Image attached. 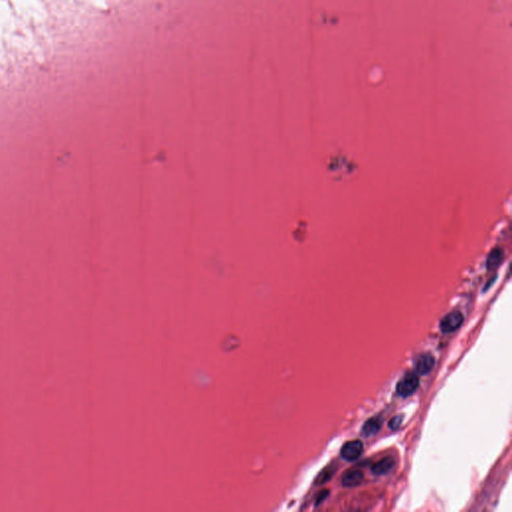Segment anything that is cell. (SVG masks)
<instances>
[{
	"label": "cell",
	"instance_id": "10",
	"mask_svg": "<svg viewBox=\"0 0 512 512\" xmlns=\"http://www.w3.org/2000/svg\"><path fill=\"white\" fill-rule=\"evenodd\" d=\"M328 494H329V493H328L327 490H324V491H322V493H319V495L317 496V499H316V506L320 505V504H321V503L323 502V500H324V499H325V498H326V497L328 496Z\"/></svg>",
	"mask_w": 512,
	"mask_h": 512
},
{
	"label": "cell",
	"instance_id": "6",
	"mask_svg": "<svg viewBox=\"0 0 512 512\" xmlns=\"http://www.w3.org/2000/svg\"><path fill=\"white\" fill-rule=\"evenodd\" d=\"M395 465V459L392 456H387L377 461L371 467V472L375 475H383L389 472Z\"/></svg>",
	"mask_w": 512,
	"mask_h": 512
},
{
	"label": "cell",
	"instance_id": "8",
	"mask_svg": "<svg viewBox=\"0 0 512 512\" xmlns=\"http://www.w3.org/2000/svg\"><path fill=\"white\" fill-rule=\"evenodd\" d=\"M333 473H334V468H332L330 466L326 467L325 469H323L321 472L317 475L316 479V484L319 485V484L326 483L332 477Z\"/></svg>",
	"mask_w": 512,
	"mask_h": 512
},
{
	"label": "cell",
	"instance_id": "9",
	"mask_svg": "<svg viewBox=\"0 0 512 512\" xmlns=\"http://www.w3.org/2000/svg\"><path fill=\"white\" fill-rule=\"evenodd\" d=\"M402 421H403V415H395L393 418L390 419V421L388 423V427L391 430H397L400 427V425L402 424Z\"/></svg>",
	"mask_w": 512,
	"mask_h": 512
},
{
	"label": "cell",
	"instance_id": "5",
	"mask_svg": "<svg viewBox=\"0 0 512 512\" xmlns=\"http://www.w3.org/2000/svg\"><path fill=\"white\" fill-rule=\"evenodd\" d=\"M363 479H364V474L362 471L357 470V469H351V470H347L343 474V476L341 478V483L344 487L351 488V487H355V486H358L359 484H361Z\"/></svg>",
	"mask_w": 512,
	"mask_h": 512
},
{
	"label": "cell",
	"instance_id": "1",
	"mask_svg": "<svg viewBox=\"0 0 512 512\" xmlns=\"http://www.w3.org/2000/svg\"><path fill=\"white\" fill-rule=\"evenodd\" d=\"M419 385V378L415 372H407L396 384V392L401 397H408L415 392Z\"/></svg>",
	"mask_w": 512,
	"mask_h": 512
},
{
	"label": "cell",
	"instance_id": "2",
	"mask_svg": "<svg viewBox=\"0 0 512 512\" xmlns=\"http://www.w3.org/2000/svg\"><path fill=\"white\" fill-rule=\"evenodd\" d=\"M464 317L459 311H452L449 314L444 316L439 324L440 330L443 333H451L457 330L463 323Z\"/></svg>",
	"mask_w": 512,
	"mask_h": 512
},
{
	"label": "cell",
	"instance_id": "4",
	"mask_svg": "<svg viewBox=\"0 0 512 512\" xmlns=\"http://www.w3.org/2000/svg\"><path fill=\"white\" fill-rule=\"evenodd\" d=\"M435 360H434V355L430 353H423L420 355L415 360V372L417 375H428L432 369H434Z\"/></svg>",
	"mask_w": 512,
	"mask_h": 512
},
{
	"label": "cell",
	"instance_id": "3",
	"mask_svg": "<svg viewBox=\"0 0 512 512\" xmlns=\"http://www.w3.org/2000/svg\"><path fill=\"white\" fill-rule=\"evenodd\" d=\"M363 452V443L361 440H351L343 444L340 454L347 461H355Z\"/></svg>",
	"mask_w": 512,
	"mask_h": 512
},
{
	"label": "cell",
	"instance_id": "7",
	"mask_svg": "<svg viewBox=\"0 0 512 512\" xmlns=\"http://www.w3.org/2000/svg\"><path fill=\"white\" fill-rule=\"evenodd\" d=\"M382 423H383L382 417L379 415H377V416L375 415L364 423V425L362 427V434H364L365 436L375 435L380 430Z\"/></svg>",
	"mask_w": 512,
	"mask_h": 512
}]
</instances>
